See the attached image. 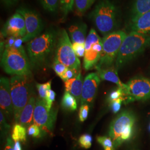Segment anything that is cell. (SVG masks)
Here are the masks:
<instances>
[{"label":"cell","mask_w":150,"mask_h":150,"mask_svg":"<svg viewBox=\"0 0 150 150\" xmlns=\"http://www.w3.org/2000/svg\"><path fill=\"white\" fill-rule=\"evenodd\" d=\"M58 33L54 28H50L27 43V53L32 67L38 69L47 62L56 46Z\"/></svg>","instance_id":"cell-1"},{"label":"cell","mask_w":150,"mask_h":150,"mask_svg":"<svg viewBox=\"0 0 150 150\" xmlns=\"http://www.w3.org/2000/svg\"><path fill=\"white\" fill-rule=\"evenodd\" d=\"M150 47V34L131 31L120 48L115 67L118 71Z\"/></svg>","instance_id":"cell-2"},{"label":"cell","mask_w":150,"mask_h":150,"mask_svg":"<svg viewBox=\"0 0 150 150\" xmlns=\"http://www.w3.org/2000/svg\"><path fill=\"white\" fill-rule=\"evenodd\" d=\"M91 18L97 30L103 36L117 31L119 12L112 0H100L91 12Z\"/></svg>","instance_id":"cell-3"},{"label":"cell","mask_w":150,"mask_h":150,"mask_svg":"<svg viewBox=\"0 0 150 150\" xmlns=\"http://www.w3.org/2000/svg\"><path fill=\"white\" fill-rule=\"evenodd\" d=\"M136 117L130 110H125L118 114L110 124L108 135L112 139L115 148L131 139L136 127Z\"/></svg>","instance_id":"cell-4"},{"label":"cell","mask_w":150,"mask_h":150,"mask_svg":"<svg viewBox=\"0 0 150 150\" xmlns=\"http://www.w3.org/2000/svg\"><path fill=\"white\" fill-rule=\"evenodd\" d=\"M1 65L6 73L10 75L28 76L31 64L23 47L5 48L1 57Z\"/></svg>","instance_id":"cell-5"},{"label":"cell","mask_w":150,"mask_h":150,"mask_svg":"<svg viewBox=\"0 0 150 150\" xmlns=\"http://www.w3.org/2000/svg\"><path fill=\"white\" fill-rule=\"evenodd\" d=\"M127 34L125 31L118 30L104 36L102 38V50L100 59L95 66L96 70L113 66L120 48Z\"/></svg>","instance_id":"cell-6"},{"label":"cell","mask_w":150,"mask_h":150,"mask_svg":"<svg viewBox=\"0 0 150 150\" xmlns=\"http://www.w3.org/2000/svg\"><path fill=\"white\" fill-rule=\"evenodd\" d=\"M10 90L15 120L16 122H18L23 109L31 97L27 76L15 75L11 77Z\"/></svg>","instance_id":"cell-7"},{"label":"cell","mask_w":150,"mask_h":150,"mask_svg":"<svg viewBox=\"0 0 150 150\" xmlns=\"http://www.w3.org/2000/svg\"><path fill=\"white\" fill-rule=\"evenodd\" d=\"M55 57L68 68L80 71V61L74 52L68 33L64 29L58 33Z\"/></svg>","instance_id":"cell-8"},{"label":"cell","mask_w":150,"mask_h":150,"mask_svg":"<svg viewBox=\"0 0 150 150\" xmlns=\"http://www.w3.org/2000/svg\"><path fill=\"white\" fill-rule=\"evenodd\" d=\"M123 103L127 104L137 101H145L150 98V79L144 77H135L126 83Z\"/></svg>","instance_id":"cell-9"},{"label":"cell","mask_w":150,"mask_h":150,"mask_svg":"<svg viewBox=\"0 0 150 150\" xmlns=\"http://www.w3.org/2000/svg\"><path fill=\"white\" fill-rule=\"evenodd\" d=\"M83 67L86 70L95 67L99 62L102 50V39L95 29L92 28L86 38Z\"/></svg>","instance_id":"cell-10"},{"label":"cell","mask_w":150,"mask_h":150,"mask_svg":"<svg viewBox=\"0 0 150 150\" xmlns=\"http://www.w3.org/2000/svg\"><path fill=\"white\" fill-rule=\"evenodd\" d=\"M16 12L23 17L26 24V33L22 38L23 42H29L40 35L43 28L42 20L38 12L26 7H20Z\"/></svg>","instance_id":"cell-11"},{"label":"cell","mask_w":150,"mask_h":150,"mask_svg":"<svg viewBox=\"0 0 150 150\" xmlns=\"http://www.w3.org/2000/svg\"><path fill=\"white\" fill-rule=\"evenodd\" d=\"M57 111L50 110L45 101L39 98L36 99L33 113V123L40 127L42 131H51L54 127Z\"/></svg>","instance_id":"cell-12"},{"label":"cell","mask_w":150,"mask_h":150,"mask_svg":"<svg viewBox=\"0 0 150 150\" xmlns=\"http://www.w3.org/2000/svg\"><path fill=\"white\" fill-rule=\"evenodd\" d=\"M26 33V24L23 17L16 12L11 16L4 25L1 34L5 37L23 38Z\"/></svg>","instance_id":"cell-13"},{"label":"cell","mask_w":150,"mask_h":150,"mask_svg":"<svg viewBox=\"0 0 150 150\" xmlns=\"http://www.w3.org/2000/svg\"><path fill=\"white\" fill-rule=\"evenodd\" d=\"M101 79L97 73H90L86 76L83 83L81 105L86 104L91 106L93 103Z\"/></svg>","instance_id":"cell-14"},{"label":"cell","mask_w":150,"mask_h":150,"mask_svg":"<svg viewBox=\"0 0 150 150\" xmlns=\"http://www.w3.org/2000/svg\"><path fill=\"white\" fill-rule=\"evenodd\" d=\"M0 106L4 114L10 116L13 113L11 98L10 81L6 77L0 79Z\"/></svg>","instance_id":"cell-15"},{"label":"cell","mask_w":150,"mask_h":150,"mask_svg":"<svg viewBox=\"0 0 150 150\" xmlns=\"http://www.w3.org/2000/svg\"><path fill=\"white\" fill-rule=\"evenodd\" d=\"M83 83V81H82V76L81 72L75 78L64 82L66 91L75 97L78 103L81 101Z\"/></svg>","instance_id":"cell-16"},{"label":"cell","mask_w":150,"mask_h":150,"mask_svg":"<svg viewBox=\"0 0 150 150\" xmlns=\"http://www.w3.org/2000/svg\"><path fill=\"white\" fill-rule=\"evenodd\" d=\"M87 26L84 22H79L71 25L69 28V32L72 43H85Z\"/></svg>","instance_id":"cell-17"},{"label":"cell","mask_w":150,"mask_h":150,"mask_svg":"<svg viewBox=\"0 0 150 150\" xmlns=\"http://www.w3.org/2000/svg\"><path fill=\"white\" fill-rule=\"evenodd\" d=\"M97 73L101 80L111 82L117 85L118 87L123 89L127 86L126 84L123 83L120 80L117 74V70H116L115 66L106 69L97 70Z\"/></svg>","instance_id":"cell-18"},{"label":"cell","mask_w":150,"mask_h":150,"mask_svg":"<svg viewBox=\"0 0 150 150\" xmlns=\"http://www.w3.org/2000/svg\"><path fill=\"white\" fill-rule=\"evenodd\" d=\"M131 31L150 34V11L130 22Z\"/></svg>","instance_id":"cell-19"},{"label":"cell","mask_w":150,"mask_h":150,"mask_svg":"<svg viewBox=\"0 0 150 150\" xmlns=\"http://www.w3.org/2000/svg\"><path fill=\"white\" fill-rule=\"evenodd\" d=\"M36 100L35 97L31 96L28 102L23 109L18 120V123L26 127L32 121Z\"/></svg>","instance_id":"cell-20"},{"label":"cell","mask_w":150,"mask_h":150,"mask_svg":"<svg viewBox=\"0 0 150 150\" xmlns=\"http://www.w3.org/2000/svg\"><path fill=\"white\" fill-rule=\"evenodd\" d=\"M150 11V0H134L131 11V22Z\"/></svg>","instance_id":"cell-21"},{"label":"cell","mask_w":150,"mask_h":150,"mask_svg":"<svg viewBox=\"0 0 150 150\" xmlns=\"http://www.w3.org/2000/svg\"><path fill=\"white\" fill-rule=\"evenodd\" d=\"M61 106L65 110L75 111L77 107V102L75 97L69 92L65 91L62 98Z\"/></svg>","instance_id":"cell-22"},{"label":"cell","mask_w":150,"mask_h":150,"mask_svg":"<svg viewBox=\"0 0 150 150\" xmlns=\"http://www.w3.org/2000/svg\"><path fill=\"white\" fill-rule=\"evenodd\" d=\"M12 139L14 141L25 142L26 140V129L20 123H16L12 129Z\"/></svg>","instance_id":"cell-23"},{"label":"cell","mask_w":150,"mask_h":150,"mask_svg":"<svg viewBox=\"0 0 150 150\" xmlns=\"http://www.w3.org/2000/svg\"><path fill=\"white\" fill-rule=\"evenodd\" d=\"M96 0H75V10L78 15H83L88 10Z\"/></svg>","instance_id":"cell-24"},{"label":"cell","mask_w":150,"mask_h":150,"mask_svg":"<svg viewBox=\"0 0 150 150\" xmlns=\"http://www.w3.org/2000/svg\"><path fill=\"white\" fill-rule=\"evenodd\" d=\"M43 8L49 12H54L59 5L60 0H39Z\"/></svg>","instance_id":"cell-25"},{"label":"cell","mask_w":150,"mask_h":150,"mask_svg":"<svg viewBox=\"0 0 150 150\" xmlns=\"http://www.w3.org/2000/svg\"><path fill=\"white\" fill-rule=\"evenodd\" d=\"M97 142L102 145L104 150H115V146L112 139L106 136H98L97 137Z\"/></svg>","instance_id":"cell-26"},{"label":"cell","mask_w":150,"mask_h":150,"mask_svg":"<svg viewBox=\"0 0 150 150\" xmlns=\"http://www.w3.org/2000/svg\"><path fill=\"white\" fill-rule=\"evenodd\" d=\"M36 86L40 98L43 100H45L48 91L51 90V80L47 82L42 84L37 83Z\"/></svg>","instance_id":"cell-27"},{"label":"cell","mask_w":150,"mask_h":150,"mask_svg":"<svg viewBox=\"0 0 150 150\" xmlns=\"http://www.w3.org/2000/svg\"><path fill=\"white\" fill-rule=\"evenodd\" d=\"M52 68L54 72H56V74L58 76H59L61 79L63 76V75H64L65 72L68 69V67L66 65L60 62L56 57H54V59Z\"/></svg>","instance_id":"cell-28"},{"label":"cell","mask_w":150,"mask_h":150,"mask_svg":"<svg viewBox=\"0 0 150 150\" xmlns=\"http://www.w3.org/2000/svg\"><path fill=\"white\" fill-rule=\"evenodd\" d=\"M123 95H124V92H123V88H121L118 87L117 88L113 90L110 93L108 96V101L110 103L120 98L122 99Z\"/></svg>","instance_id":"cell-29"},{"label":"cell","mask_w":150,"mask_h":150,"mask_svg":"<svg viewBox=\"0 0 150 150\" xmlns=\"http://www.w3.org/2000/svg\"><path fill=\"white\" fill-rule=\"evenodd\" d=\"M79 144L82 148L85 149H90L92 146V137L90 134H84L82 135L79 140Z\"/></svg>","instance_id":"cell-30"},{"label":"cell","mask_w":150,"mask_h":150,"mask_svg":"<svg viewBox=\"0 0 150 150\" xmlns=\"http://www.w3.org/2000/svg\"><path fill=\"white\" fill-rule=\"evenodd\" d=\"M72 48L77 57L79 58L84 57L85 52V43L74 42V43H72Z\"/></svg>","instance_id":"cell-31"},{"label":"cell","mask_w":150,"mask_h":150,"mask_svg":"<svg viewBox=\"0 0 150 150\" xmlns=\"http://www.w3.org/2000/svg\"><path fill=\"white\" fill-rule=\"evenodd\" d=\"M41 129L39 126L33 123L28 127L27 129V134L29 136L33 137H38L41 134Z\"/></svg>","instance_id":"cell-32"},{"label":"cell","mask_w":150,"mask_h":150,"mask_svg":"<svg viewBox=\"0 0 150 150\" xmlns=\"http://www.w3.org/2000/svg\"><path fill=\"white\" fill-rule=\"evenodd\" d=\"M90 110V106L88 105H82L79 110V120L81 122H84L87 118Z\"/></svg>","instance_id":"cell-33"},{"label":"cell","mask_w":150,"mask_h":150,"mask_svg":"<svg viewBox=\"0 0 150 150\" xmlns=\"http://www.w3.org/2000/svg\"><path fill=\"white\" fill-rule=\"evenodd\" d=\"M79 73H80V71L68 68V69L65 72L64 75L61 77V79L65 82L66 81L75 78L79 75Z\"/></svg>","instance_id":"cell-34"},{"label":"cell","mask_w":150,"mask_h":150,"mask_svg":"<svg viewBox=\"0 0 150 150\" xmlns=\"http://www.w3.org/2000/svg\"><path fill=\"white\" fill-rule=\"evenodd\" d=\"M55 96H56L55 92L51 89L48 91L46 98L45 100H44L46 102V105L50 110H51L52 109V104L54 101Z\"/></svg>","instance_id":"cell-35"},{"label":"cell","mask_w":150,"mask_h":150,"mask_svg":"<svg viewBox=\"0 0 150 150\" xmlns=\"http://www.w3.org/2000/svg\"><path fill=\"white\" fill-rule=\"evenodd\" d=\"M122 103H123V100L122 98H120L117 100L110 102V107L112 112L116 113L119 112V111L121 109V104Z\"/></svg>","instance_id":"cell-36"},{"label":"cell","mask_w":150,"mask_h":150,"mask_svg":"<svg viewBox=\"0 0 150 150\" xmlns=\"http://www.w3.org/2000/svg\"><path fill=\"white\" fill-rule=\"evenodd\" d=\"M0 118H1V127H2L3 128H5L6 129H10V126H9L6 122L5 118L4 116V113L1 111L0 112Z\"/></svg>","instance_id":"cell-37"},{"label":"cell","mask_w":150,"mask_h":150,"mask_svg":"<svg viewBox=\"0 0 150 150\" xmlns=\"http://www.w3.org/2000/svg\"><path fill=\"white\" fill-rule=\"evenodd\" d=\"M12 139L10 138L7 139L5 150H14V144Z\"/></svg>","instance_id":"cell-38"},{"label":"cell","mask_w":150,"mask_h":150,"mask_svg":"<svg viewBox=\"0 0 150 150\" xmlns=\"http://www.w3.org/2000/svg\"><path fill=\"white\" fill-rule=\"evenodd\" d=\"M19 0H2L3 3L7 7H11L16 4Z\"/></svg>","instance_id":"cell-39"},{"label":"cell","mask_w":150,"mask_h":150,"mask_svg":"<svg viewBox=\"0 0 150 150\" xmlns=\"http://www.w3.org/2000/svg\"><path fill=\"white\" fill-rule=\"evenodd\" d=\"M14 150H22L21 145L20 141L15 142Z\"/></svg>","instance_id":"cell-40"},{"label":"cell","mask_w":150,"mask_h":150,"mask_svg":"<svg viewBox=\"0 0 150 150\" xmlns=\"http://www.w3.org/2000/svg\"><path fill=\"white\" fill-rule=\"evenodd\" d=\"M149 130H150V126H149Z\"/></svg>","instance_id":"cell-41"},{"label":"cell","mask_w":150,"mask_h":150,"mask_svg":"<svg viewBox=\"0 0 150 150\" xmlns=\"http://www.w3.org/2000/svg\"><path fill=\"white\" fill-rule=\"evenodd\" d=\"M137 150V149H134V150Z\"/></svg>","instance_id":"cell-42"}]
</instances>
